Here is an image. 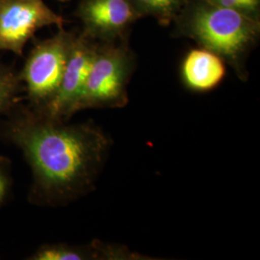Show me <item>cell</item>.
I'll use <instances>...</instances> for the list:
<instances>
[{
	"instance_id": "cell-1",
	"label": "cell",
	"mask_w": 260,
	"mask_h": 260,
	"mask_svg": "<svg viewBox=\"0 0 260 260\" xmlns=\"http://www.w3.org/2000/svg\"><path fill=\"white\" fill-rule=\"evenodd\" d=\"M7 133L32 170V199L46 205H60L87 194L110 144L93 124H66L37 110L11 121Z\"/></svg>"
},
{
	"instance_id": "cell-10",
	"label": "cell",
	"mask_w": 260,
	"mask_h": 260,
	"mask_svg": "<svg viewBox=\"0 0 260 260\" xmlns=\"http://www.w3.org/2000/svg\"><path fill=\"white\" fill-rule=\"evenodd\" d=\"M141 18L152 17L162 26H169L188 0H131Z\"/></svg>"
},
{
	"instance_id": "cell-7",
	"label": "cell",
	"mask_w": 260,
	"mask_h": 260,
	"mask_svg": "<svg viewBox=\"0 0 260 260\" xmlns=\"http://www.w3.org/2000/svg\"><path fill=\"white\" fill-rule=\"evenodd\" d=\"M76 16L83 23L84 35L96 42L127 38L141 19L131 0H81Z\"/></svg>"
},
{
	"instance_id": "cell-9",
	"label": "cell",
	"mask_w": 260,
	"mask_h": 260,
	"mask_svg": "<svg viewBox=\"0 0 260 260\" xmlns=\"http://www.w3.org/2000/svg\"><path fill=\"white\" fill-rule=\"evenodd\" d=\"M135 254L124 248L93 242L89 247L66 244L46 245L38 249L32 260L134 259Z\"/></svg>"
},
{
	"instance_id": "cell-14",
	"label": "cell",
	"mask_w": 260,
	"mask_h": 260,
	"mask_svg": "<svg viewBox=\"0 0 260 260\" xmlns=\"http://www.w3.org/2000/svg\"><path fill=\"white\" fill-rule=\"evenodd\" d=\"M58 1H63V2H65V1H69V0H58Z\"/></svg>"
},
{
	"instance_id": "cell-11",
	"label": "cell",
	"mask_w": 260,
	"mask_h": 260,
	"mask_svg": "<svg viewBox=\"0 0 260 260\" xmlns=\"http://www.w3.org/2000/svg\"><path fill=\"white\" fill-rule=\"evenodd\" d=\"M18 78L8 70L0 67V114L7 111L17 101Z\"/></svg>"
},
{
	"instance_id": "cell-6",
	"label": "cell",
	"mask_w": 260,
	"mask_h": 260,
	"mask_svg": "<svg viewBox=\"0 0 260 260\" xmlns=\"http://www.w3.org/2000/svg\"><path fill=\"white\" fill-rule=\"evenodd\" d=\"M98 42L85 36H75L70 51L65 72L59 89L53 99L37 111L47 117L66 121L75 114L87 77L93 64Z\"/></svg>"
},
{
	"instance_id": "cell-5",
	"label": "cell",
	"mask_w": 260,
	"mask_h": 260,
	"mask_svg": "<svg viewBox=\"0 0 260 260\" xmlns=\"http://www.w3.org/2000/svg\"><path fill=\"white\" fill-rule=\"evenodd\" d=\"M63 24L44 0H0V49L21 55L39 29Z\"/></svg>"
},
{
	"instance_id": "cell-8",
	"label": "cell",
	"mask_w": 260,
	"mask_h": 260,
	"mask_svg": "<svg viewBox=\"0 0 260 260\" xmlns=\"http://www.w3.org/2000/svg\"><path fill=\"white\" fill-rule=\"evenodd\" d=\"M183 83L188 89L205 93L218 87L226 75L224 61L212 51L201 47L186 54L180 69Z\"/></svg>"
},
{
	"instance_id": "cell-3",
	"label": "cell",
	"mask_w": 260,
	"mask_h": 260,
	"mask_svg": "<svg viewBox=\"0 0 260 260\" xmlns=\"http://www.w3.org/2000/svg\"><path fill=\"white\" fill-rule=\"evenodd\" d=\"M127 38L98 42L93 64L75 113L91 108H121L128 103L127 86L135 69Z\"/></svg>"
},
{
	"instance_id": "cell-4",
	"label": "cell",
	"mask_w": 260,
	"mask_h": 260,
	"mask_svg": "<svg viewBox=\"0 0 260 260\" xmlns=\"http://www.w3.org/2000/svg\"><path fill=\"white\" fill-rule=\"evenodd\" d=\"M75 38L60 28L55 36L39 43L28 56L22 77L36 109L47 105L57 93Z\"/></svg>"
},
{
	"instance_id": "cell-12",
	"label": "cell",
	"mask_w": 260,
	"mask_h": 260,
	"mask_svg": "<svg viewBox=\"0 0 260 260\" xmlns=\"http://www.w3.org/2000/svg\"><path fill=\"white\" fill-rule=\"evenodd\" d=\"M229 9L237 11L252 19L260 21V0H211Z\"/></svg>"
},
{
	"instance_id": "cell-13",
	"label": "cell",
	"mask_w": 260,
	"mask_h": 260,
	"mask_svg": "<svg viewBox=\"0 0 260 260\" xmlns=\"http://www.w3.org/2000/svg\"><path fill=\"white\" fill-rule=\"evenodd\" d=\"M10 182L11 178L8 172V165L3 163L2 160H0V204L4 202V200L8 195Z\"/></svg>"
},
{
	"instance_id": "cell-2",
	"label": "cell",
	"mask_w": 260,
	"mask_h": 260,
	"mask_svg": "<svg viewBox=\"0 0 260 260\" xmlns=\"http://www.w3.org/2000/svg\"><path fill=\"white\" fill-rule=\"evenodd\" d=\"M173 36L194 40L220 56L246 81L247 59L260 36V21L211 0H188L174 20Z\"/></svg>"
}]
</instances>
